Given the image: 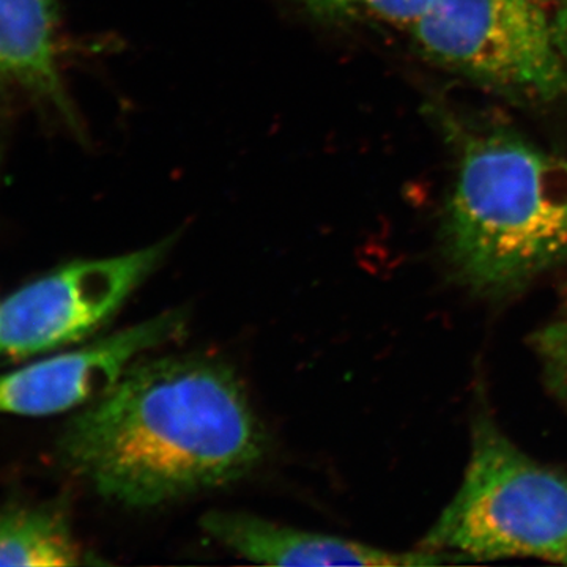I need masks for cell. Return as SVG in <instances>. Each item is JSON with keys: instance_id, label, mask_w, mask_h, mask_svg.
<instances>
[{"instance_id": "obj_1", "label": "cell", "mask_w": 567, "mask_h": 567, "mask_svg": "<svg viewBox=\"0 0 567 567\" xmlns=\"http://www.w3.org/2000/svg\"><path fill=\"white\" fill-rule=\"evenodd\" d=\"M265 453L267 436L237 374L199 354L133 363L61 439L63 462L128 507L229 486Z\"/></svg>"}, {"instance_id": "obj_2", "label": "cell", "mask_w": 567, "mask_h": 567, "mask_svg": "<svg viewBox=\"0 0 567 567\" xmlns=\"http://www.w3.org/2000/svg\"><path fill=\"white\" fill-rule=\"evenodd\" d=\"M447 125L456 174L440 227L456 281L499 298L566 264L567 158L511 130Z\"/></svg>"}, {"instance_id": "obj_3", "label": "cell", "mask_w": 567, "mask_h": 567, "mask_svg": "<svg viewBox=\"0 0 567 567\" xmlns=\"http://www.w3.org/2000/svg\"><path fill=\"white\" fill-rule=\"evenodd\" d=\"M420 548L464 561L537 558L567 565V477L529 457L480 412L461 486Z\"/></svg>"}, {"instance_id": "obj_4", "label": "cell", "mask_w": 567, "mask_h": 567, "mask_svg": "<svg viewBox=\"0 0 567 567\" xmlns=\"http://www.w3.org/2000/svg\"><path fill=\"white\" fill-rule=\"evenodd\" d=\"M543 0H429L410 28L416 51L439 69L528 103L567 95V69Z\"/></svg>"}, {"instance_id": "obj_5", "label": "cell", "mask_w": 567, "mask_h": 567, "mask_svg": "<svg viewBox=\"0 0 567 567\" xmlns=\"http://www.w3.org/2000/svg\"><path fill=\"white\" fill-rule=\"evenodd\" d=\"M177 238L123 256L76 260L11 293L0 305V357L31 358L92 334L155 274Z\"/></svg>"}, {"instance_id": "obj_6", "label": "cell", "mask_w": 567, "mask_h": 567, "mask_svg": "<svg viewBox=\"0 0 567 567\" xmlns=\"http://www.w3.org/2000/svg\"><path fill=\"white\" fill-rule=\"evenodd\" d=\"M183 309L0 375V415L48 416L95 401L117 383L141 353L185 333Z\"/></svg>"}, {"instance_id": "obj_7", "label": "cell", "mask_w": 567, "mask_h": 567, "mask_svg": "<svg viewBox=\"0 0 567 567\" xmlns=\"http://www.w3.org/2000/svg\"><path fill=\"white\" fill-rule=\"evenodd\" d=\"M203 528L249 561L270 566H435L445 557L417 547L393 551L358 540L305 532L234 511L205 514Z\"/></svg>"}, {"instance_id": "obj_8", "label": "cell", "mask_w": 567, "mask_h": 567, "mask_svg": "<svg viewBox=\"0 0 567 567\" xmlns=\"http://www.w3.org/2000/svg\"><path fill=\"white\" fill-rule=\"evenodd\" d=\"M0 85L51 111L71 132L82 133L62 76L58 0H0Z\"/></svg>"}, {"instance_id": "obj_9", "label": "cell", "mask_w": 567, "mask_h": 567, "mask_svg": "<svg viewBox=\"0 0 567 567\" xmlns=\"http://www.w3.org/2000/svg\"><path fill=\"white\" fill-rule=\"evenodd\" d=\"M82 558L62 511L50 506L0 511V566H76Z\"/></svg>"}, {"instance_id": "obj_10", "label": "cell", "mask_w": 567, "mask_h": 567, "mask_svg": "<svg viewBox=\"0 0 567 567\" xmlns=\"http://www.w3.org/2000/svg\"><path fill=\"white\" fill-rule=\"evenodd\" d=\"M305 13L330 25L380 24L409 29L429 0H292Z\"/></svg>"}, {"instance_id": "obj_11", "label": "cell", "mask_w": 567, "mask_h": 567, "mask_svg": "<svg viewBox=\"0 0 567 567\" xmlns=\"http://www.w3.org/2000/svg\"><path fill=\"white\" fill-rule=\"evenodd\" d=\"M551 32H554L555 47L567 69V0L558 3L557 13L551 20Z\"/></svg>"}, {"instance_id": "obj_12", "label": "cell", "mask_w": 567, "mask_h": 567, "mask_svg": "<svg viewBox=\"0 0 567 567\" xmlns=\"http://www.w3.org/2000/svg\"><path fill=\"white\" fill-rule=\"evenodd\" d=\"M543 2H544V3H547V2H555V3H557V6H558V3H559V2H563V0H543Z\"/></svg>"}]
</instances>
